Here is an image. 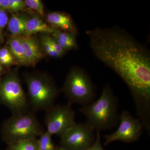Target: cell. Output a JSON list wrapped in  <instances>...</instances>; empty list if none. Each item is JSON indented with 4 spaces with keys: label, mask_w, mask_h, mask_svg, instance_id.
Instances as JSON below:
<instances>
[{
    "label": "cell",
    "mask_w": 150,
    "mask_h": 150,
    "mask_svg": "<svg viewBox=\"0 0 150 150\" xmlns=\"http://www.w3.org/2000/svg\"><path fill=\"white\" fill-rule=\"evenodd\" d=\"M43 37L45 38L48 44L51 46L52 48L54 49L56 52H58L62 55H64L66 52L64 48H62L61 46H59L54 39L51 37V35L46 34H42Z\"/></svg>",
    "instance_id": "cell-21"
},
{
    "label": "cell",
    "mask_w": 150,
    "mask_h": 150,
    "mask_svg": "<svg viewBox=\"0 0 150 150\" xmlns=\"http://www.w3.org/2000/svg\"><path fill=\"white\" fill-rule=\"evenodd\" d=\"M7 150H38V139L33 138L8 145Z\"/></svg>",
    "instance_id": "cell-16"
},
{
    "label": "cell",
    "mask_w": 150,
    "mask_h": 150,
    "mask_svg": "<svg viewBox=\"0 0 150 150\" xmlns=\"http://www.w3.org/2000/svg\"><path fill=\"white\" fill-rule=\"evenodd\" d=\"M8 49L16 62L21 65H28L25 56L23 47L19 37L12 36L8 41Z\"/></svg>",
    "instance_id": "cell-15"
},
{
    "label": "cell",
    "mask_w": 150,
    "mask_h": 150,
    "mask_svg": "<svg viewBox=\"0 0 150 150\" xmlns=\"http://www.w3.org/2000/svg\"><path fill=\"white\" fill-rule=\"evenodd\" d=\"M97 59L121 77L131 91L143 119L150 102V54L145 45L118 26L86 31Z\"/></svg>",
    "instance_id": "cell-1"
},
{
    "label": "cell",
    "mask_w": 150,
    "mask_h": 150,
    "mask_svg": "<svg viewBox=\"0 0 150 150\" xmlns=\"http://www.w3.org/2000/svg\"><path fill=\"white\" fill-rule=\"evenodd\" d=\"M120 119V125L116 131L105 136V145L116 141L127 143L134 142L141 136L143 126L139 120L134 118L126 110L122 112Z\"/></svg>",
    "instance_id": "cell-9"
},
{
    "label": "cell",
    "mask_w": 150,
    "mask_h": 150,
    "mask_svg": "<svg viewBox=\"0 0 150 150\" xmlns=\"http://www.w3.org/2000/svg\"><path fill=\"white\" fill-rule=\"evenodd\" d=\"M0 103L8 108L13 115L28 112L29 103L16 70L0 80Z\"/></svg>",
    "instance_id": "cell-6"
},
{
    "label": "cell",
    "mask_w": 150,
    "mask_h": 150,
    "mask_svg": "<svg viewBox=\"0 0 150 150\" xmlns=\"http://www.w3.org/2000/svg\"><path fill=\"white\" fill-rule=\"evenodd\" d=\"M96 139L93 144L86 150H104L100 143V131H97Z\"/></svg>",
    "instance_id": "cell-24"
},
{
    "label": "cell",
    "mask_w": 150,
    "mask_h": 150,
    "mask_svg": "<svg viewBox=\"0 0 150 150\" xmlns=\"http://www.w3.org/2000/svg\"><path fill=\"white\" fill-rule=\"evenodd\" d=\"M43 128L33 111L13 115L6 120L1 127L2 138L8 145L39 137Z\"/></svg>",
    "instance_id": "cell-3"
},
{
    "label": "cell",
    "mask_w": 150,
    "mask_h": 150,
    "mask_svg": "<svg viewBox=\"0 0 150 150\" xmlns=\"http://www.w3.org/2000/svg\"><path fill=\"white\" fill-rule=\"evenodd\" d=\"M25 6L24 1L22 0H10L8 10L17 13L23 10Z\"/></svg>",
    "instance_id": "cell-22"
},
{
    "label": "cell",
    "mask_w": 150,
    "mask_h": 150,
    "mask_svg": "<svg viewBox=\"0 0 150 150\" xmlns=\"http://www.w3.org/2000/svg\"><path fill=\"white\" fill-rule=\"evenodd\" d=\"M25 79L32 111L46 110L54 105L59 91L51 78L44 74L33 73L25 75Z\"/></svg>",
    "instance_id": "cell-4"
},
{
    "label": "cell",
    "mask_w": 150,
    "mask_h": 150,
    "mask_svg": "<svg viewBox=\"0 0 150 150\" xmlns=\"http://www.w3.org/2000/svg\"><path fill=\"white\" fill-rule=\"evenodd\" d=\"M94 129L86 122L76 124L61 138V146L67 150H86L94 141Z\"/></svg>",
    "instance_id": "cell-8"
},
{
    "label": "cell",
    "mask_w": 150,
    "mask_h": 150,
    "mask_svg": "<svg viewBox=\"0 0 150 150\" xmlns=\"http://www.w3.org/2000/svg\"><path fill=\"white\" fill-rule=\"evenodd\" d=\"M3 71V68L2 67L1 64L0 63V74H1Z\"/></svg>",
    "instance_id": "cell-27"
},
{
    "label": "cell",
    "mask_w": 150,
    "mask_h": 150,
    "mask_svg": "<svg viewBox=\"0 0 150 150\" xmlns=\"http://www.w3.org/2000/svg\"><path fill=\"white\" fill-rule=\"evenodd\" d=\"M56 150H66V149H65L64 148L62 147V146H60V147H59V148H57V149Z\"/></svg>",
    "instance_id": "cell-26"
},
{
    "label": "cell",
    "mask_w": 150,
    "mask_h": 150,
    "mask_svg": "<svg viewBox=\"0 0 150 150\" xmlns=\"http://www.w3.org/2000/svg\"><path fill=\"white\" fill-rule=\"evenodd\" d=\"M40 44L41 48L43 51L48 54V56L54 58H59L62 57L63 55L56 52L54 50L51 46L49 45L48 42L45 40L42 34L40 37Z\"/></svg>",
    "instance_id": "cell-20"
},
{
    "label": "cell",
    "mask_w": 150,
    "mask_h": 150,
    "mask_svg": "<svg viewBox=\"0 0 150 150\" xmlns=\"http://www.w3.org/2000/svg\"><path fill=\"white\" fill-rule=\"evenodd\" d=\"M69 104H82L91 103L95 96L94 89L90 79L83 70L77 67L70 69L62 88Z\"/></svg>",
    "instance_id": "cell-5"
},
{
    "label": "cell",
    "mask_w": 150,
    "mask_h": 150,
    "mask_svg": "<svg viewBox=\"0 0 150 150\" xmlns=\"http://www.w3.org/2000/svg\"><path fill=\"white\" fill-rule=\"evenodd\" d=\"M8 20L6 11L0 8V38H1L3 30L7 25Z\"/></svg>",
    "instance_id": "cell-23"
},
{
    "label": "cell",
    "mask_w": 150,
    "mask_h": 150,
    "mask_svg": "<svg viewBox=\"0 0 150 150\" xmlns=\"http://www.w3.org/2000/svg\"><path fill=\"white\" fill-rule=\"evenodd\" d=\"M10 0H0V8L8 10Z\"/></svg>",
    "instance_id": "cell-25"
},
{
    "label": "cell",
    "mask_w": 150,
    "mask_h": 150,
    "mask_svg": "<svg viewBox=\"0 0 150 150\" xmlns=\"http://www.w3.org/2000/svg\"><path fill=\"white\" fill-rule=\"evenodd\" d=\"M50 25L56 29L76 34V28L70 15L61 12L50 13L46 16Z\"/></svg>",
    "instance_id": "cell-11"
},
{
    "label": "cell",
    "mask_w": 150,
    "mask_h": 150,
    "mask_svg": "<svg viewBox=\"0 0 150 150\" xmlns=\"http://www.w3.org/2000/svg\"><path fill=\"white\" fill-rule=\"evenodd\" d=\"M50 35L59 46L66 51L77 48L76 34L75 33L57 29Z\"/></svg>",
    "instance_id": "cell-13"
},
{
    "label": "cell",
    "mask_w": 150,
    "mask_h": 150,
    "mask_svg": "<svg viewBox=\"0 0 150 150\" xmlns=\"http://www.w3.org/2000/svg\"><path fill=\"white\" fill-rule=\"evenodd\" d=\"M56 28L48 25L43 21L40 16L34 15L30 18L26 23L25 32V36H32L33 34L42 33L51 35L56 31Z\"/></svg>",
    "instance_id": "cell-12"
},
{
    "label": "cell",
    "mask_w": 150,
    "mask_h": 150,
    "mask_svg": "<svg viewBox=\"0 0 150 150\" xmlns=\"http://www.w3.org/2000/svg\"><path fill=\"white\" fill-rule=\"evenodd\" d=\"M45 123L47 131L51 135L62 137L76 124L75 112L71 105H54L46 110Z\"/></svg>",
    "instance_id": "cell-7"
},
{
    "label": "cell",
    "mask_w": 150,
    "mask_h": 150,
    "mask_svg": "<svg viewBox=\"0 0 150 150\" xmlns=\"http://www.w3.org/2000/svg\"><path fill=\"white\" fill-rule=\"evenodd\" d=\"M23 47L28 66H33L44 56L40 43L32 36H19Z\"/></svg>",
    "instance_id": "cell-10"
},
{
    "label": "cell",
    "mask_w": 150,
    "mask_h": 150,
    "mask_svg": "<svg viewBox=\"0 0 150 150\" xmlns=\"http://www.w3.org/2000/svg\"><path fill=\"white\" fill-rule=\"evenodd\" d=\"M117 100L109 86H105L98 99L83 106L81 112L85 115L86 123L97 131L114 126L117 117Z\"/></svg>",
    "instance_id": "cell-2"
},
{
    "label": "cell",
    "mask_w": 150,
    "mask_h": 150,
    "mask_svg": "<svg viewBox=\"0 0 150 150\" xmlns=\"http://www.w3.org/2000/svg\"><path fill=\"white\" fill-rule=\"evenodd\" d=\"M24 2L25 6L36 11L40 16H44V7L42 1L40 0H25Z\"/></svg>",
    "instance_id": "cell-19"
},
{
    "label": "cell",
    "mask_w": 150,
    "mask_h": 150,
    "mask_svg": "<svg viewBox=\"0 0 150 150\" xmlns=\"http://www.w3.org/2000/svg\"><path fill=\"white\" fill-rule=\"evenodd\" d=\"M52 135L48 131H43L38 139V150H56Z\"/></svg>",
    "instance_id": "cell-17"
},
{
    "label": "cell",
    "mask_w": 150,
    "mask_h": 150,
    "mask_svg": "<svg viewBox=\"0 0 150 150\" xmlns=\"http://www.w3.org/2000/svg\"><path fill=\"white\" fill-rule=\"evenodd\" d=\"M30 18L27 15L20 14L13 15L8 23L9 31L12 36H21L24 35L26 23Z\"/></svg>",
    "instance_id": "cell-14"
},
{
    "label": "cell",
    "mask_w": 150,
    "mask_h": 150,
    "mask_svg": "<svg viewBox=\"0 0 150 150\" xmlns=\"http://www.w3.org/2000/svg\"><path fill=\"white\" fill-rule=\"evenodd\" d=\"M14 57L8 48H3L0 49V63L8 67L13 64Z\"/></svg>",
    "instance_id": "cell-18"
}]
</instances>
